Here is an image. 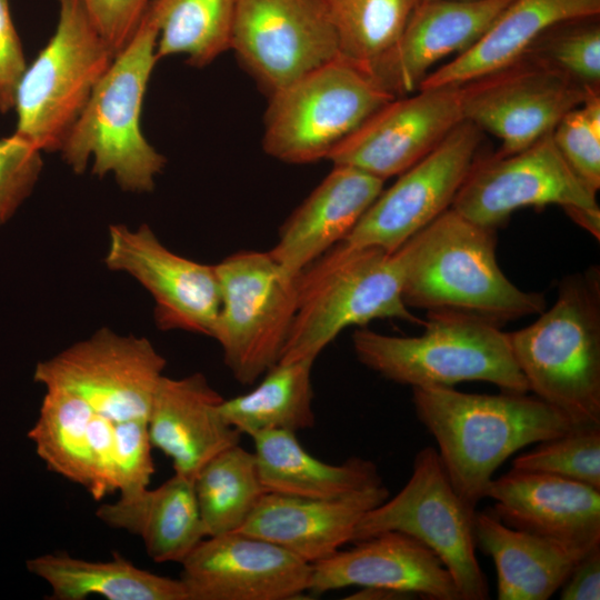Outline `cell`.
Instances as JSON below:
<instances>
[{
  "label": "cell",
  "mask_w": 600,
  "mask_h": 600,
  "mask_svg": "<svg viewBox=\"0 0 600 600\" xmlns=\"http://www.w3.org/2000/svg\"><path fill=\"white\" fill-rule=\"evenodd\" d=\"M597 90L526 53L461 84L463 120L499 138L501 147L496 154L508 156L551 133L566 113Z\"/></svg>",
  "instance_id": "7c38bea8"
},
{
  "label": "cell",
  "mask_w": 600,
  "mask_h": 600,
  "mask_svg": "<svg viewBox=\"0 0 600 600\" xmlns=\"http://www.w3.org/2000/svg\"><path fill=\"white\" fill-rule=\"evenodd\" d=\"M207 537L238 531L268 491L254 452L233 444L208 461L193 479Z\"/></svg>",
  "instance_id": "d6a6232c"
},
{
  "label": "cell",
  "mask_w": 600,
  "mask_h": 600,
  "mask_svg": "<svg viewBox=\"0 0 600 600\" xmlns=\"http://www.w3.org/2000/svg\"><path fill=\"white\" fill-rule=\"evenodd\" d=\"M230 49L269 93L340 56L323 0H236Z\"/></svg>",
  "instance_id": "5bb4252c"
},
{
  "label": "cell",
  "mask_w": 600,
  "mask_h": 600,
  "mask_svg": "<svg viewBox=\"0 0 600 600\" xmlns=\"http://www.w3.org/2000/svg\"><path fill=\"white\" fill-rule=\"evenodd\" d=\"M474 538L494 563L499 600L551 598L589 552L508 527L492 510L476 511Z\"/></svg>",
  "instance_id": "4316f807"
},
{
  "label": "cell",
  "mask_w": 600,
  "mask_h": 600,
  "mask_svg": "<svg viewBox=\"0 0 600 600\" xmlns=\"http://www.w3.org/2000/svg\"><path fill=\"white\" fill-rule=\"evenodd\" d=\"M474 517L476 509L454 490L438 451L424 447L406 486L362 516L351 543L387 531L410 536L439 558L462 600H486L489 587L476 557Z\"/></svg>",
  "instance_id": "9c48e42d"
},
{
  "label": "cell",
  "mask_w": 600,
  "mask_h": 600,
  "mask_svg": "<svg viewBox=\"0 0 600 600\" xmlns=\"http://www.w3.org/2000/svg\"><path fill=\"white\" fill-rule=\"evenodd\" d=\"M422 1H430V0H422Z\"/></svg>",
  "instance_id": "f6af8a7d"
},
{
  "label": "cell",
  "mask_w": 600,
  "mask_h": 600,
  "mask_svg": "<svg viewBox=\"0 0 600 600\" xmlns=\"http://www.w3.org/2000/svg\"><path fill=\"white\" fill-rule=\"evenodd\" d=\"M512 468L563 477L600 490V428H576L539 442L514 458Z\"/></svg>",
  "instance_id": "d590c367"
},
{
  "label": "cell",
  "mask_w": 600,
  "mask_h": 600,
  "mask_svg": "<svg viewBox=\"0 0 600 600\" xmlns=\"http://www.w3.org/2000/svg\"><path fill=\"white\" fill-rule=\"evenodd\" d=\"M189 600H287L308 591L311 564L240 531L206 537L180 563Z\"/></svg>",
  "instance_id": "ac0fdd59"
},
{
  "label": "cell",
  "mask_w": 600,
  "mask_h": 600,
  "mask_svg": "<svg viewBox=\"0 0 600 600\" xmlns=\"http://www.w3.org/2000/svg\"><path fill=\"white\" fill-rule=\"evenodd\" d=\"M408 308L458 311L501 324L546 309L544 296L513 284L500 269L497 230L449 208L408 240Z\"/></svg>",
  "instance_id": "7a4b0ae2"
},
{
  "label": "cell",
  "mask_w": 600,
  "mask_h": 600,
  "mask_svg": "<svg viewBox=\"0 0 600 600\" xmlns=\"http://www.w3.org/2000/svg\"><path fill=\"white\" fill-rule=\"evenodd\" d=\"M108 238L106 266L130 274L149 291L159 329L213 337L221 303L214 264L172 252L146 223L137 229L111 224Z\"/></svg>",
  "instance_id": "2e32d148"
},
{
  "label": "cell",
  "mask_w": 600,
  "mask_h": 600,
  "mask_svg": "<svg viewBox=\"0 0 600 600\" xmlns=\"http://www.w3.org/2000/svg\"><path fill=\"white\" fill-rule=\"evenodd\" d=\"M421 0H323L340 56L368 69L399 38Z\"/></svg>",
  "instance_id": "836d02e7"
},
{
  "label": "cell",
  "mask_w": 600,
  "mask_h": 600,
  "mask_svg": "<svg viewBox=\"0 0 600 600\" xmlns=\"http://www.w3.org/2000/svg\"><path fill=\"white\" fill-rule=\"evenodd\" d=\"M600 0H511L467 51L428 73L418 89L461 86L524 56L552 27L599 16Z\"/></svg>",
  "instance_id": "d4e9b609"
},
{
  "label": "cell",
  "mask_w": 600,
  "mask_h": 600,
  "mask_svg": "<svg viewBox=\"0 0 600 600\" xmlns=\"http://www.w3.org/2000/svg\"><path fill=\"white\" fill-rule=\"evenodd\" d=\"M393 98L367 69L338 56L270 93L262 148L286 163L327 159L337 144Z\"/></svg>",
  "instance_id": "52a82bcc"
},
{
  "label": "cell",
  "mask_w": 600,
  "mask_h": 600,
  "mask_svg": "<svg viewBox=\"0 0 600 600\" xmlns=\"http://www.w3.org/2000/svg\"><path fill=\"white\" fill-rule=\"evenodd\" d=\"M560 589L561 600L600 599V544L579 560Z\"/></svg>",
  "instance_id": "b9f144b4"
},
{
  "label": "cell",
  "mask_w": 600,
  "mask_h": 600,
  "mask_svg": "<svg viewBox=\"0 0 600 600\" xmlns=\"http://www.w3.org/2000/svg\"><path fill=\"white\" fill-rule=\"evenodd\" d=\"M559 152L593 191L600 188V91L566 113L551 132Z\"/></svg>",
  "instance_id": "8d00e7d4"
},
{
  "label": "cell",
  "mask_w": 600,
  "mask_h": 600,
  "mask_svg": "<svg viewBox=\"0 0 600 600\" xmlns=\"http://www.w3.org/2000/svg\"><path fill=\"white\" fill-rule=\"evenodd\" d=\"M98 32L119 54L134 36L150 0H82Z\"/></svg>",
  "instance_id": "ab89813d"
},
{
  "label": "cell",
  "mask_w": 600,
  "mask_h": 600,
  "mask_svg": "<svg viewBox=\"0 0 600 600\" xmlns=\"http://www.w3.org/2000/svg\"><path fill=\"white\" fill-rule=\"evenodd\" d=\"M481 132L471 122H461L382 190L342 241L357 248L398 250L451 208L478 158Z\"/></svg>",
  "instance_id": "4fadbf2b"
},
{
  "label": "cell",
  "mask_w": 600,
  "mask_h": 600,
  "mask_svg": "<svg viewBox=\"0 0 600 600\" xmlns=\"http://www.w3.org/2000/svg\"><path fill=\"white\" fill-rule=\"evenodd\" d=\"M384 181L349 166L328 176L290 214L269 253L290 276L341 242L383 190Z\"/></svg>",
  "instance_id": "cb8c5ba5"
},
{
  "label": "cell",
  "mask_w": 600,
  "mask_h": 600,
  "mask_svg": "<svg viewBox=\"0 0 600 600\" xmlns=\"http://www.w3.org/2000/svg\"><path fill=\"white\" fill-rule=\"evenodd\" d=\"M531 324L508 332L529 391L574 428H600V271L561 280L553 306Z\"/></svg>",
  "instance_id": "3957f363"
},
{
  "label": "cell",
  "mask_w": 600,
  "mask_h": 600,
  "mask_svg": "<svg viewBox=\"0 0 600 600\" xmlns=\"http://www.w3.org/2000/svg\"><path fill=\"white\" fill-rule=\"evenodd\" d=\"M527 53L544 60L588 89H599V16L572 19L552 27Z\"/></svg>",
  "instance_id": "e575fe53"
},
{
  "label": "cell",
  "mask_w": 600,
  "mask_h": 600,
  "mask_svg": "<svg viewBox=\"0 0 600 600\" xmlns=\"http://www.w3.org/2000/svg\"><path fill=\"white\" fill-rule=\"evenodd\" d=\"M388 498L383 483L330 499L267 492L238 531L273 542L312 564L351 542L362 516Z\"/></svg>",
  "instance_id": "7402d4cb"
},
{
  "label": "cell",
  "mask_w": 600,
  "mask_h": 600,
  "mask_svg": "<svg viewBox=\"0 0 600 600\" xmlns=\"http://www.w3.org/2000/svg\"><path fill=\"white\" fill-rule=\"evenodd\" d=\"M26 69L23 48L9 0H0V113L7 114L13 110L16 92Z\"/></svg>",
  "instance_id": "60d3db41"
},
{
  "label": "cell",
  "mask_w": 600,
  "mask_h": 600,
  "mask_svg": "<svg viewBox=\"0 0 600 600\" xmlns=\"http://www.w3.org/2000/svg\"><path fill=\"white\" fill-rule=\"evenodd\" d=\"M418 596L404 591L383 587H361L358 591L350 594L348 600H404L414 599Z\"/></svg>",
  "instance_id": "7bdbcfd3"
},
{
  "label": "cell",
  "mask_w": 600,
  "mask_h": 600,
  "mask_svg": "<svg viewBox=\"0 0 600 600\" xmlns=\"http://www.w3.org/2000/svg\"><path fill=\"white\" fill-rule=\"evenodd\" d=\"M96 517L108 527L140 537L157 563H181L207 537L193 480L178 473L156 489L148 487L102 503Z\"/></svg>",
  "instance_id": "484cf974"
},
{
  "label": "cell",
  "mask_w": 600,
  "mask_h": 600,
  "mask_svg": "<svg viewBox=\"0 0 600 600\" xmlns=\"http://www.w3.org/2000/svg\"><path fill=\"white\" fill-rule=\"evenodd\" d=\"M510 2L421 0L393 46L367 70L392 96L412 93L433 64L471 48Z\"/></svg>",
  "instance_id": "d6986e66"
},
{
  "label": "cell",
  "mask_w": 600,
  "mask_h": 600,
  "mask_svg": "<svg viewBox=\"0 0 600 600\" xmlns=\"http://www.w3.org/2000/svg\"><path fill=\"white\" fill-rule=\"evenodd\" d=\"M352 543L311 564L308 591L383 587L431 600H462L439 558L412 537L387 531Z\"/></svg>",
  "instance_id": "44dd1931"
},
{
  "label": "cell",
  "mask_w": 600,
  "mask_h": 600,
  "mask_svg": "<svg viewBox=\"0 0 600 600\" xmlns=\"http://www.w3.org/2000/svg\"><path fill=\"white\" fill-rule=\"evenodd\" d=\"M41 151L16 133L0 139V226L31 194L42 168Z\"/></svg>",
  "instance_id": "74e56055"
},
{
  "label": "cell",
  "mask_w": 600,
  "mask_h": 600,
  "mask_svg": "<svg viewBox=\"0 0 600 600\" xmlns=\"http://www.w3.org/2000/svg\"><path fill=\"white\" fill-rule=\"evenodd\" d=\"M96 411L77 396L47 389L28 437L47 468L83 487L94 486L91 422Z\"/></svg>",
  "instance_id": "4dcf8cb0"
},
{
  "label": "cell",
  "mask_w": 600,
  "mask_h": 600,
  "mask_svg": "<svg viewBox=\"0 0 600 600\" xmlns=\"http://www.w3.org/2000/svg\"><path fill=\"white\" fill-rule=\"evenodd\" d=\"M220 310L213 339L241 384H252L279 362L294 313L298 277L269 251L242 250L214 264Z\"/></svg>",
  "instance_id": "30bf717a"
},
{
  "label": "cell",
  "mask_w": 600,
  "mask_h": 600,
  "mask_svg": "<svg viewBox=\"0 0 600 600\" xmlns=\"http://www.w3.org/2000/svg\"><path fill=\"white\" fill-rule=\"evenodd\" d=\"M463 121L461 86L418 89L381 106L327 160L386 181L429 154Z\"/></svg>",
  "instance_id": "e0dca14e"
},
{
  "label": "cell",
  "mask_w": 600,
  "mask_h": 600,
  "mask_svg": "<svg viewBox=\"0 0 600 600\" xmlns=\"http://www.w3.org/2000/svg\"><path fill=\"white\" fill-rule=\"evenodd\" d=\"M56 31L16 92L13 133L41 152L61 150L113 54L82 0H57Z\"/></svg>",
  "instance_id": "ba28073f"
},
{
  "label": "cell",
  "mask_w": 600,
  "mask_h": 600,
  "mask_svg": "<svg viewBox=\"0 0 600 600\" xmlns=\"http://www.w3.org/2000/svg\"><path fill=\"white\" fill-rule=\"evenodd\" d=\"M599 208L593 192L569 167L549 133L508 156L477 158L451 208L497 230L518 209Z\"/></svg>",
  "instance_id": "9a60e30c"
},
{
  "label": "cell",
  "mask_w": 600,
  "mask_h": 600,
  "mask_svg": "<svg viewBox=\"0 0 600 600\" xmlns=\"http://www.w3.org/2000/svg\"><path fill=\"white\" fill-rule=\"evenodd\" d=\"M236 0H150L157 28V59L182 54L194 68L230 49Z\"/></svg>",
  "instance_id": "1f68e13d"
},
{
  "label": "cell",
  "mask_w": 600,
  "mask_h": 600,
  "mask_svg": "<svg viewBox=\"0 0 600 600\" xmlns=\"http://www.w3.org/2000/svg\"><path fill=\"white\" fill-rule=\"evenodd\" d=\"M223 399L201 372L161 377L147 426L152 447L171 459L174 473L193 480L213 457L240 443L241 433L220 412Z\"/></svg>",
  "instance_id": "603a6c76"
},
{
  "label": "cell",
  "mask_w": 600,
  "mask_h": 600,
  "mask_svg": "<svg viewBox=\"0 0 600 600\" xmlns=\"http://www.w3.org/2000/svg\"><path fill=\"white\" fill-rule=\"evenodd\" d=\"M486 498L508 527L583 552L600 544V490L589 484L512 468L492 479Z\"/></svg>",
  "instance_id": "ffe728a7"
},
{
  "label": "cell",
  "mask_w": 600,
  "mask_h": 600,
  "mask_svg": "<svg viewBox=\"0 0 600 600\" xmlns=\"http://www.w3.org/2000/svg\"><path fill=\"white\" fill-rule=\"evenodd\" d=\"M408 257V241L393 252L341 241L306 267L279 362L314 361L341 331L373 320L423 324L403 301Z\"/></svg>",
  "instance_id": "277c9868"
},
{
  "label": "cell",
  "mask_w": 600,
  "mask_h": 600,
  "mask_svg": "<svg viewBox=\"0 0 600 600\" xmlns=\"http://www.w3.org/2000/svg\"><path fill=\"white\" fill-rule=\"evenodd\" d=\"M27 568L49 584L50 600H189L180 579L138 568L118 553L107 561L46 553L28 560Z\"/></svg>",
  "instance_id": "f1b7e54d"
},
{
  "label": "cell",
  "mask_w": 600,
  "mask_h": 600,
  "mask_svg": "<svg viewBox=\"0 0 600 600\" xmlns=\"http://www.w3.org/2000/svg\"><path fill=\"white\" fill-rule=\"evenodd\" d=\"M251 438L268 492L330 499L383 483L373 461L351 457L340 464L327 463L306 451L294 432L271 430Z\"/></svg>",
  "instance_id": "83f0119b"
},
{
  "label": "cell",
  "mask_w": 600,
  "mask_h": 600,
  "mask_svg": "<svg viewBox=\"0 0 600 600\" xmlns=\"http://www.w3.org/2000/svg\"><path fill=\"white\" fill-rule=\"evenodd\" d=\"M313 360L278 362L250 392L223 399L220 412L241 434L271 430L297 432L314 426Z\"/></svg>",
  "instance_id": "f546056e"
},
{
  "label": "cell",
  "mask_w": 600,
  "mask_h": 600,
  "mask_svg": "<svg viewBox=\"0 0 600 600\" xmlns=\"http://www.w3.org/2000/svg\"><path fill=\"white\" fill-rule=\"evenodd\" d=\"M158 28L147 10L134 36L94 88L60 152L76 173L92 161L93 174L111 173L129 192H149L166 158L144 138L141 110L157 63Z\"/></svg>",
  "instance_id": "5b68a950"
},
{
  "label": "cell",
  "mask_w": 600,
  "mask_h": 600,
  "mask_svg": "<svg viewBox=\"0 0 600 600\" xmlns=\"http://www.w3.org/2000/svg\"><path fill=\"white\" fill-rule=\"evenodd\" d=\"M424 331L396 337L356 329L352 347L368 369L411 388L482 381L501 391L527 393L528 383L499 324L458 311H428Z\"/></svg>",
  "instance_id": "8992f818"
},
{
  "label": "cell",
  "mask_w": 600,
  "mask_h": 600,
  "mask_svg": "<svg viewBox=\"0 0 600 600\" xmlns=\"http://www.w3.org/2000/svg\"><path fill=\"white\" fill-rule=\"evenodd\" d=\"M152 444L146 420L114 422V451L120 496L132 494L149 487L154 466Z\"/></svg>",
  "instance_id": "f35d334b"
},
{
  "label": "cell",
  "mask_w": 600,
  "mask_h": 600,
  "mask_svg": "<svg viewBox=\"0 0 600 600\" xmlns=\"http://www.w3.org/2000/svg\"><path fill=\"white\" fill-rule=\"evenodd\" d=\"M166 359L143 337L101 328L37 364L33 380L70 392L110 420H148Z\"/></svg>",
  "instance_id": "8fae6325"
},
{
  "label": "cell",
  "mask_w": 600,
  "mask_h": 600,
  "mask_svg": "<svg viewBox=\"0 0 600 600\" xmlns=\"http://www.w3.org/2000/svg\"><path fill=\"white\" fill-rule=\"evenodd\" d=\"M412 403L418 420L437 441L454 490L474 509L510 456L576 429L562 412L527 393L412 388Z\"/></svg>",
  "instance_id": "6da1fadb"
},
{
  "label": "cell",
  "mask_w": 600,
  "mask_h": 600,
  "mask_svg": "<svg viewBox=\"0 0 600 600\" xmlns=\"http://www.w3.org/2000/svg\"><path fill=\"white\" fill-rule=\"evenodd\" d=\"M576 223L597 239L600 238V209L573 208L564 211Z\"/></svg>",
  "instance_id": "ee69618b"
}]
</instances>
